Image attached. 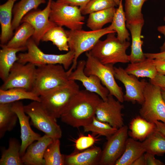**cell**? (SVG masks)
<instances>
[{
  "mask_svg": "<svg viewBox=\"0 0 165 165\" xmlns=\"http://www.w3.org/2000/svg\"><path fill=\"white\" fill-rule=\"evenodd\" d=\"M102 99L96 93L86 89L79 90L61 114V121L73 127H83L95 116L97 107Z\"/></svg>",
  "mask_w": 165,
  "mask_h": 165,
  "instance_id": "obj_1",
  "label": "cell"
},
{
  "mask_svg": "<svg viewBox=\"0 0 165 165\" xmlns=\"http://www.w3.org/2000/svg\"><path fill=\"white\" fill-rule=\"evenodd\" d=\"M116 33L107 34L104 40H99L89 51V53L104 64H112L130 62L129 55L126 53L130 45L128 41L121 42L116 36Z\"/></svg>",
  "mask_w": 165,
  "mask_h": 165,
  "instance_id": "obj_2",
  "label": "cell"
},
{
  "mask_svg": "<svg viewBox=\"0 0 165 165\" xmlns=\"http://www.w3.org/2000/svg\"><path fill=\"white\" fill-rule=\"evenodd\" d=\"M66 32L68 39L69 50L73 51L75 54L72 64L67 71L69 76L76 68L78 59L82 54L90 50L103 36L110 33H116L111 24L98 30H66Z\"/></svg>",
  "mask_w": 165,
  "mask_h": 165,
  "instance_id": "obj_3",
  "label": "cell"
},
{
  "mask_svg": "<svg viewBox=\"0 0 165 165\" xmlns=\"http://www.w3.org/2000/svg\"><path fill=\"white\" fill-rule=\"evenodd\" d=\"M66 70L60 64L36 66L35 80L32 91L40 96L66 84L69 80Z\"/></svg>",
  "mask_w": 165,
  "mask_h": 165,
  "instance_id": "obj_4",
  "label": "cell"
},
{
  "mask_svg": "<svg viewBox=\"0 0 165 165\" xmlns=\"http://www.w3.org/2000/svg\"><path fill=\"white\" fill-rule=\"evenodd\" d=\"M79 90L75 81L69 80L66 84L40 96V103L49 115L56 119L60 118L73 96Z\"/></svg>",
  "mask_w": 165,
  "mask_h": 165,
  "instance_id": "obj_5",
  "label": "cell"
},
{
  "mask_svg": "<svg viewBox=\"0 0 165 165\" xmlns=\"http://www.w3.org/2000/svg\"><path fill=\"white\" fill-rule=\"evenodd\" d=\"M27 52L20 53L18 55V62L24 64L30 63L35 66L60 64L66 70L72 65L74 57V52L69 50L64 54H46L38 47L32 38H30L27 44Z\"/></svg>",
  "mask_w": 165,
  "mask_h": 165,
  "instance_id": "obj_6",
  "label": "cell"
},
{
  "mask_svg": "<svg viewBox=\"0 0 165 165\" xmlns=\"http://www.w3.org/2000/svg\"><path fill=\"white\" fill-rule=\"evenodd\" d=\"M86 55L87 60L84 70L85 74L97 77L108 90L109 95L113 96L121 103L123 102L124 93L122 88L115 80L113 65L102 64L88 52H86Z\"/></svg>",
  "mask_w": 165,
  "mask_h": 165,
  "instance_id": "obj_7",
  "label": "cell"
},
{
  "mask_svg": "<svg viewBox=\"0 0 165 165\" xmlns=\"http://www.w3.org/2000/svg\"><path fill=\"white\" fill-rule=\"evenodd\" d=\"M144 96V101L139 111L140 116L150 122L161 121L165 124V103L160 87L147 82Z\"/></svg>",
  "mask_w": 165,
  "mask_h": 165,
  "instance_id": "obj_8",
  "label": "cell"
},
{
  "mask_svg": "<svg viewBox=\"0 0 165 165\" xmlns=\"http://www.w3.org/2000/svg\"><path fill=\"white\" fill-rule=\"evenodd\" d=\"M49 19L57 25L65 26L70 30L82 29L85 19L80 7L52 0Z\"/></svg>",
  "mask_w": 165,
  "mask_h": 165,
  "instance_id": "obj_9",
  "label": "cell"
},
{
  "mask_svg": "<svg viewBox=\"0 0 165 165\" xmlns=\"http://www.w3.org/2000/svg\"><path fill=\"white\" fill-rule=\"evenodd\" d=\"M25 113L31 119V124L53 139H60L62 132L56 119L49 115L45 111L40 102L33 101L24 105Z\"/></svg>",
  "mask_w": 165,
  "mask_h": 165,
  "instance_id": "obj_10",
  "label": "cell"
},
{
  "mask_svg": "<svg viewBox=\"0 0 165 165\" xmlns=\"http://www.w3.org/2000/svg\"><path fill=\"white\" fill-rule=\"evenodd\" d=\"M36 70V66L32 64L16 62L0 89L6 90L20 88L32 91L35 80Z\"/></svg>",
  "mask_w": 165,
  "mask_h": 165,
  "instance_id": "obj_11",
  "label": "cell"
},
{
  "mask_svg": "<svg viewBox=\"0 0 165 165\" xmlns=\"http://www.w3.org/2000/svg\"><path fill=\"white\" fill-rule=\"evenodd\" d=\"M128 134V127L124 125L107 138V141L102 151L98 164L115 165L124 151Z\"/></svg>",
  "mask_w": 165,
  "mask_h": 165,
  "instance_id": "obj_12",
  "label": "cell"
},
{
  "mask_svg": "<svg viewBox=\"0 0 165 165\" xmlns=\"http://www.w3.org/2000/svg\"><path fill=\"white\" fill-rule=\"evenodd\" d=\"M114 75L115 79L122 83L125 88L124 101L137 102L141 105L144 101V92L147 82L145 79L139 81L135 76L128 74L120 67H114Z\"/></svg>",
  "mask_w": 165,
  "mask_h": 165,
  "instance_id": "obj_13",
  "label": "cell"
},
{
  "mask_svg": "<svg viewBox=\"0 0 165 165\" xmlns=\"http://www.w3.org/2000/svg\"><path fill=\"white\" fill-rule=\"evenodd\" d=\"M114 97L109 95L105 100L102 99L96 109L95 117L118 129L124 125L122 113L124 106Z\"/></svg>",
  "mask_w": 165,
  "mask_h": 165,
  "instance_id": "obj_14",
  "label": "cell"
},
{
  "mask_svg": "<svg viewBox=\"0 0 165 165\" xmlns=\"http://www.w3.org/2000/svg\"><path fill=\"white\" fill-rule=\"evenodd\" d=\"M53 0H48L46 7L43 10H33L22 18L21 23H29L34 29L32 39L38 45L44 35L51 28L56 25L49 19L50 6Z\"/></svg>",
  "mask_w": 165,
  "mask_h": 165,
  "instance_id": "obj_15",
  "label": "cell"
},
{
  "mask_svg": "<svg viewBox=\"0 0 165 165\" xmlns=\"http://www.w3.org/2000/svg\"><path fill=\"white\" fill-rule=\"evenodd\" d=\"M86 63V61L84 60L78 62L76 68L69 76V80L80 81L87 90L96 94L103 100H105L109 94L108 90L102 84L97 77L85 74L84 70Z\"/></svg>",
  "mask_w": 165,
  "mask_h": 165,
  "instance_id": "obj_16",
  "label": "cell"
},
{
  "mask_svg": "<svg viewBox=\"0 0 165 165\" xmlns=\"http://www.w3.org/2000/svg\"><path fill=\"white\" fill-rule=\"evenodd\" d=\"M12 109L17 116L20 126L21 141L20 154L22 156L24 154L28 147L42 136L31 129L29 123L30 117L25 113L24 105L22 101H18L13 103Z\"/></svg>",
  "mask_w": 165,
  "mask_h": 165,
  "instance_id": "obj_17",
  "label": "cell"
},
{
  "mask_svg": "<svg viewBox=\"0 0 165 165\" xmlns=\"http://www.w3.org/2000/svg\"><path fill=\"white\" fill-rule=\"evenodd\" d=\"M53 139L45 134L38 140L31 144L21 156L24 164L45 165L43 158L45 150Z\"/></svg>",
  "mask_w": 165,
  "mask_h": 165,
  "instance_id": "obj_18",
  "label": "cell"
},
{
  "mask_svg": "<svg viewBox=\"0 0 165 165\" xmlns=\"http://www.w3.org/2000/svg\"><path fill=\"white\" fill-rule=\"evenodd\" d=\"M144 24V20H136L126 24V27L130 32L132 38L131 53L129 55L130 63L142 61L145 57L142 50L143 42L141 32Z\"/></svg>",
  "mask_w": 165,
  "mask_h": 165,
  "instance_id": "obj_19",
  "label": "cell"
},
{
  "mask_svg": "<svg viewBox=\"0 0 165 165\" xmlns=\"http://www.w3.org/2000/svg\"><path fill=\"white\" fill-rule=\"evenodd\" d=\"M101 152L100 147L93 146L83 151L65 155V165L98 164Z\"/></svg>",
  "mask_w": 165,
  "mask_h": 165,
  "instance_id": "obj_20",
  "label": "cell"
},
{
  "mask_svg": "<svg viewBox=\"0 0 165 165\" xmlns=\"http://www.w3.org/2000/svg\"><path fill=\"white\" fill-rule=\"evenodd\" d=\"M15 2L14 0H7L0 6V45L7 44L13 35L12 17Z\"/></svg>",
  "mask_w": 165,
  "mask_h": 165,
  "instance_id": "obj_21",
  "label": "cell"
},
{
  "mask_svg": "<svg viewBox=\"0 0 165 165\" xmlns=\"http://www.w3.org/2000/svg\"><path fill=\"white\" fill-rule=\"evenodd\" d=\"M0 78L4 82L7 78L10 70L18 58L16 53L27 50V47L14 48L8 47L6 45H0Z\"/></svg>",
  "mask_w": 165,
  "mask_h": 165,
  "instance_id": "obj_22",
  "label": "cell"
},
{
  "mask_svg": "<svg viewBox=\"0 0 165 165\" xmlns=\"http://www.w3.org/2000/svg\"><path fill=\"white\" fill-rule=\"evenodd\" d=\"M146 152L143 143L132 138H127L124 151L115 165H132L137 159Z\"/></svg>",
  "mask_w": 165,
  "mask_h": 165,
  "instance_id": "obj_23",
  "label": "cell"
},
{
  "mask_svg": "<svg viewBox=\"0 0 165 165\" xmlns=\"http://www.w3.org/2000/svg\"><path fill=\"white\" fill-rule=\"evenodd\" d=\"M129 134L135 140L144 141L156 128L154 122H149L140 116L134 118L129 127Z\"/></svg>",
  "mask_w": 165,
  "mask_h": 165,
  "instance_id": "obj_24",
  "label": "cell"
},
{
  "mask_svg": "<svg viewBox=\"0 0 165 165\" xmlns=\"http://www.w3.org/2000/svg\"><path fill=\"white\" fill-rule=\"evenodd\" d=\"M125 70L128 74L138 78L147 77L152 79L157 73L154 59L147 58L142 61L129 64Z\"/></svg>",
  "mask_w": 165,
  "mask_h": 165,
  "instance_id": "obj_25",
  "label": "cell"
},
{
  "mask_svg": "<svg viewBox=\"0 0 165 165\" xmlns=\"http://www.w3.org/2000/svg\"><path fill=\"white\" fill-rule=\"evenodd\" d=\"M24 99L40 101V96L32 91L20 88L0 89V104L13 103Z\"/></svg>",
  "mask_w": 165,
  "mask_h": 165,
  "instance_id": "obj_26",
  "label": "cell"
},
{
  "mask_svg": "<svg viewBox=\"0 0 165 165\" xmlns=\"http://www.w3.org/2000/svg\"><path fill=\"white\" fill-rule=\"evenodd\" d=\"M46 2L45 0H21L13 6V17L12 20V28L16 29L21 23L23 17L33 10L37 9L39 6Z\"/></svg>",
  "mask_w": 165,
  "mask_h": 165,
  "instance_id": "obj_27",
  "label": "cell"
},
{
  "mask_svg": "<svg viewBox=\"0 0 165 165\" xmlns=\"http://www.w3.org/2000/svg\"><path fill=\"white\" fill-rule=\"evenodd\" d=\"M12 103L0 104V138L6 133L13 129L15 127L18 117L12 109Z\"/></svg>",
  "mask_w": 165,
  "mask_h": 165,
  "instance_id": "obj_28",
  "label": "cell"
},
{
  "mask_svg": "<svg viewBox=\"0 0 165 165\" xmlns=\"http://www.w3.org/2000/svg\"><path fill=\"white\" fill-rule=\"evenodd\" d=\"M21 144L15 138H10L9 141V147L3 149L0 159V165H22L20 154Z\"/></svg>",
  "mask_w": 165,
  "mask_h": 165,
  "instance_id": "obj_29",
  "label": "cell"
},
{
  "mask_svg": "<svg viewBox=\"0 0 165 165\" xmlns=\"http://www.w3.org/2000/svg\"><path fill=\"white\" fill-rule=\"evenodd\" d=\"M68 37L66 30L62 27L56 25L49 30L43 36L42 42H51L60 51H68Z\"/></svg>",
  "mask_w": 165,
  "mask_h": 165,
  "instance_id": "obj_30",
  "label": "cell"
},
{
  "mask_svg": "<svg viewBox=\"0 0 165 165\" xmlns=\"http://www.w3.org/2000/svg\"><path fill=\"white\" fill-rule=\"evenodd\" d=\"M116 10L113 7L90 13L87 21V26L92 31L102 29L104 25L112 23Z\"/></svg>",
  "mask_w": 165,
  "mask_h": 165,
  "instance_id": "obj_31",
  "label": "cell"
},
{
  "mask_svg": "<svg viewBox=\"0 0 165 165\" xmlns=\"http://www.w3.org/2000/svg\"><path fill=\"white\" fill-rule=\"evenodd\" d=\"M21 23L16 29L13 37L6 44L7 47L14 48L27 47L28 40L34 35V29L28 23Z\"/></svg>",
  "mask_w": 165,
  "mask_h": 165,
  "instance_id": "obj_32",
  "label": "cell"
},
{
  "mask_svg": "<svg viewBox=\"0 0 165 165\" xmlns=\"http://www.w3.org/2000/svg\"><path fill=\"white\" fill-rule=\"evenodd\" d=\"M123 0H120L118 8L116 9L111 24L113 30L117 33V38L121 42L129 41V34L127 28L126 19L122 4Z\"/></svg>",
  "mask_w": 165,
  "mask_h": 165,
  "instance_id": "obj_33",
  "label": "cell"
},
{
  "mask_svg": "<svg viewBox=\"0 0 165 165\" xmlns=\"http://www.w3.org/2000/svg\"><path fill=\"white\" fill-rule=\"evenodd\" d=\"M146 152L162 156L165 153V136L156 128L143 142Z\"/></svg>",
  "mask_w": 165,
  "mask_h": 165,
  "instance_id": "obj_34",
  "label": "cell"
},
{
  "mask_svg": "<svg viewBox=\"0 0 165 165\" xmlns=\"http://www.w3.org/2000/svg\"><path fill=\"white\" fill-rule=\"evenodd\" d=\"M59 139L53 140L47 147L43 158L45 165H65V155L61 153Z\"/></svg>",
  "mask_w": 165,
  "mask_h": 165,
  "instance_id": "obj_35",
  "label": "cell"
},
{
  "mask_svg": "<svg viewBox=\"0 0 165 165\" xmlns=\"http://www.w3.org/2000/svg\"><path fill=\"white\" fill-rule=\"evenodd\" d=\"M147 0H125L124 12L126 24L135 21L144 20L142 8Z\"/></svg>",
  "mask_w": 165,
  "mask_h": 165,
  "instance_id": "obj_36",
  "label": "cell"
},
{
  "mask_svg": "<svg viewBox=\"0 0 165 165\" xmlns=\"http://www.w3.org/2000/svg\"><path fill=\"white\" fill-rule=\"evenodd\" d=\"M83 127L85 132H91L94 134L105 136L107 138L114 134L118 130L108 123L98 120L95 116L90 123Z\"/></svg>",
  "mask_w": 165,
  "mask_h": 165,
  "instance_id": "obj_37",
  "label": "cell"
},
{
  "mask_svg": "<svg viewBox=\"0 0 165 165\" xmlns=\"http://www.w3.org/2000/svg\"><path fill=\"white\" fill-rule=\"evenodd\" d=\"M117 6L114 0H91L80 8L82 15H85Z\"/></svg>",
  "mask_w": 165,
  "mask_h": 165,
  "instance_id": "obj_38",
  "label": "cell"
},
{
  "mask_svg": "<svg viewBox=\"0 0 165 165\" xmlns=\"http://www.w3.org/2000/svg\"><path fill=\"white\" fill-rule=\"evenodd\" d=\"M96 140L95 138L90 135L87 136L81 135L75 141V148L79 151H82L93 146Z\"/></svg>",
  "mask_w": 165,
  "mask_h": 165,
  "instance_id": "obj_39",
  "label": "cell"
},
{
  "mask_svg": "<svg viewBox=\"0 0 165 165\" xmlns=\"http://www.w3.org/2000/svg\"><path fill=\"white\" fill-rule=\"evenodd\" d=\"M144 156L146 165H163L164 164L155 157V155L149 153L145 152Z\"/></svg>",
  "mask_w": 165,
  "mask_h": 165,
  "instance_id": "obj_40",
  "label": "cell"
},
{
  "mask_svg": "<svg viewBox=\"0 0 165 165\" xmlns=\"http://www.w3.org/2000/svg\"><path fill=\"white\" fill-rule=\"evenodd\" d=\"M91 0H57L58 2L67 4L81 8L84 6Z\"/></svg>",
  "mask_w": 165,
  "mask_h": 165,
  "instance_id": "obj_41",
  "label": "cell"
},
{
  "mask_svg": "<svg viewBox=\"0 0 165 165\" xmlns=\"http://www.w3.org/2000/svg\"><path fill=\"white\" fill-rule=\"evenodd\" d=\"M150 82L153 84L160 88H165V75L157 73L154 79H150Z\"/></svg>",
  "mask_w": 165,
  "mask_h": 165,
  "instance_id": "obj_42",
  "label": "cell"
},
{
  "mask_svg": "<svg viewBox=\"0 0 165 165\" xmlns=\"http://www.w3.org/2000/svg\"><path fill=\"white\" fill-rule=\"evenodd\" d=\"M154 61L157 73L165 76V59H155Z\"/></svg>",
  "mask_w": 165,
  "mask_h": 165,
  "instance_id": "obj_43",
  "label": "cell"
},
{
  "mask_svg": "<svg viewBox=\"0 0 165 165\" xmlns=\"http://www.w3.org/2000/svg\"><path fill=\"white\" fill-rule=\"evenodd\" d=\"M144 54L147 58L165 59V51L156 53H146Z\"/></svg>",
  "mask_w": 165,
  "mask_h": 165,
  "instance_id": "obj_44",
  "label": "cell"
},
{
  "mask_svg": "<svg viewBox=\"0 0 165 165\" xmlns=\"http://www.w3.org/2000/svg\"><path fill=\"white\" fill-rule=\"evenodd\" d=\"M163 20L165 21V16L163 18ZM158 31L160 33L163 34L165 37L164 41L162 45L160 47V52H162L165 51V25H161L158 26L157 28Z\"/></svg>",
  "mask_w": 165,
  "mask_h": 165,
  "instance_id": "obj_45",
  "label": "cell"
},
{
  "mask_svg": "<svg viewBox=\"0 0 165 165\" xmlns=\"http://www.w3.org/2000/svg\"><path fill=\"white\" fill-rule=\"evenodd\" d=\"M154 123L156 125V129L165 136V124L157 120Z\"/></svg>",
  "mask_w": 165,
  "mask_h": 165,
  "instance_id": "obj_46",
  "label": "cell"
},
{
  "mask_svg": "<svg viewBox=\"0 0 165 165\" xmlns=\"http://www.w3.org/2000/svg\"><path fill=\"white\" fill-rule=\"evenodd\" d=\"M144 154L134 161L132 165H146Z\"/></svg>",
  "mask_w": 165,
  "mask_h": 165,
  "instance_id": "obj_47",
  "label": "cell"
},
{
  "mask_svg": "<svg viewBox=\"0 0 165 165\" xmlns=\"http://www.w3.org/2000/svg\"><path fill=\"white\" fill-rule=\"evenodd\" d=\"M161 95L165 103V88H160Z\"/></svg>",
  "mask_w": 165,
  "mask_h": 165,
  "instance_id": "obj_48",
  "label": "cell"
},
{
  "mask_svg": "<svg viewBox=\"0 0 165 165\" xmlns=\"http://www.w3.org/2000/svg\"><path fill=\"white\" fill-rule=\"evenodd\" d=\"M118 6L120 2V0H114Z\"/></svg>",
  "mask_w": 165,
  "mask_h": 165,
  "instance_id": "obj_49",
  "label": "cell"
},
{
  "mask_svg": "<svg viewBox=\"0 0 165 165\" xmlns=\"http://www.w3.org/2000/svg\"><path fill=\"white\" fill-rule=\"evenodd\" d=\"M14 0V1L15 2L16 1H17V0Z\"/></svg>",
  "mask_w": 165,
  "mask_h": 165,
  "instance_id": "obj_50",
  "label": "cell"
}]
</instances>
